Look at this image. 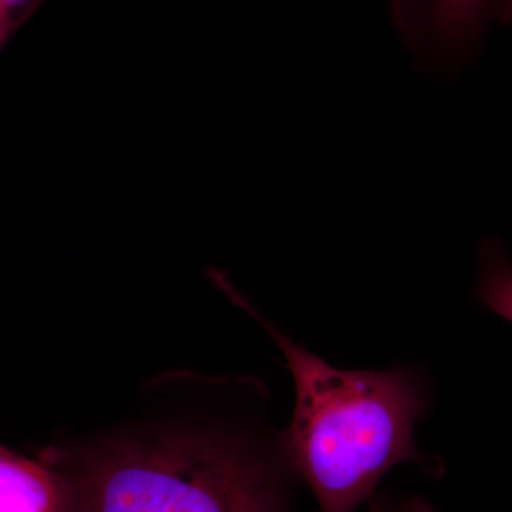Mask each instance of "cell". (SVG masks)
Segmentation results:
<instances>
[{
    "mask_svg": "<svg viewBox=\"0 0 512 512\" xmlns=\"http://www.w3.org/2000/svg\"><path fill=\"white\" fill-rule=\"evenodd\" d=\"M417 69L454 79L476 59L491 20L508 23L511 0H390Z\"/></svg>",
    "mask_w": 512,
    "mask_h": 512,
    "instance_id": "cell-3",
    "label": "cell"
},
{
    "mask_svg": "<svg viewBox=\"0 0 512 512\" xmlns=\"http://www.w3.org/2000/svg\"><path fill=\"white\" fill-rule=\"evenodd\" d=\"M43 0H0V53Z\"/></svg>",
    "mask_w": 512,
    "mask_h": 512,
    "instance_id": "cell-5",
    "label": "cell"
},
{
    "mask_svg": "<svg viewBox=\"0 0 512 512\" xmlns=\"http://www.w3.org/2000/svg\"><path fill=\"white\" fill-rule=\"evenodd\" d=\"M286 473L282 433L259 447L188 431L94 451L59 476L69 512H289Z\"/></svg>",
    "mask_w": 512,
    "mask_h": 512,
    "instance_id": "cell-2",
    "label": "cell"
},
{
    "mask_svg": "<svg viewBox=\"0 0 512 512\" xmlns=\"http://www.w3.org/2000/svg\"><path fill=\"white\" fill-rule=\"evenodd\" d=\"M227 292L284 353L296 400L282 441L293 474L311 487L320 512H355L397 464L426 466L414 427L430 396L416 369H336L266 322L229 286Z\"/></svg>",
    "mask_w": 512,
    "mask_h": 512,
    "instance_id": "cell-1",
    "label": "cell"
},
{
    "mask_svg": "<svg viewBox=\"0 0 512 512\" xmlns=\"http://www.w3.org/2000/svg\"><path fill=\"white\" fill-rule=\"evenodd\" d=\"M369 512H436L427 501L421 498H406V500H387L382 495L373 494L370 497Z\"/></svg>",
    "mask_w": 512,
    "mask_h": 512,
    "instance_id": "cell-6",
    "label": "cell"
},
{
    "mask_svg": "<svg viewBox=\"0 0 512 512\" xmlns=\"http://www.w3.org/2000/svg\"><path fill=\"white\" fill-rule=\"evenodd\" d=\"M0 512H69L66 485L53 468L0 447Z\"/></svg>",
    "mask_w": 512,
    "mask_h": 512,
    "instance_id": "cell-4",
    "label": "cell"
}]
</instances>
